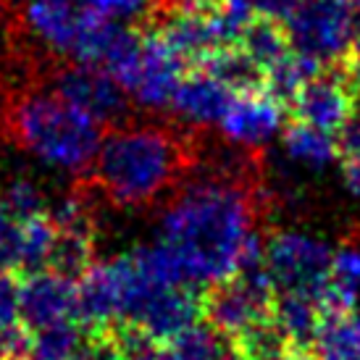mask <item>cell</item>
I'll return each mask as SVG.
<instances>
[{"label":"cell","mask_w":360,"mask_h":360,"mask_svg":"<svg viewBox=\"0 0 360 360\" xmlns=\"http://www.w3.org/2000/svg\"><path fill=\"white\" fill-rule=\"evenodd\" d=\"M258 195L260 187L198 176L166 205L155 242L184 287H213L242 269L260 240Z\"/></svg>","instance_id":"1"},{"label":"cell","mask_w":360,"mask_h":360,"mask_svg":"<svg viewBox=\"0 0 360 360\" xmlns=\"http://www.w3.org/2000/svg\"><path fill=\"white\" fill-rule=\"evenodd\" d=\"M195 148L190 137L163 124H121L105 131L92 179L119 208H145L190 174Z\"/></svg>","instance_id":"2"},{"label":"cell","mask_w":360,"mask_h":360,"mask_svg":"<svg viewBox=\"0 0 360 360\" xmlns=\"http://www.w3.org/2000/svg\"><path fill=\"white\" fill-rule=\"evenodd\" d=\"M6 131L42 166L66 174L92 171L105 131L84 110L45 87H27L6 105Z\"/></svg>","instance_id":"3"},{"label":"cell","mask_w":360,"mask_h":360,"mask_svg":"<svg viewBox=\"0 0 360 360\" xmlns=\"http://www.w3.org/2000/svg\"><path fill=\"white\" fill-rule=\"evenodd\" d=\"M21 24L32 40L66 63L108 71L140 32L101 19L82 0H24Z\"/></svg>","instance_id":"4"},{"label":"cell","mask_w":360,"mask_h":360,"mask_svg":"<svg viewBox=\"0 0 360 360\" xmlns=\"http://www.w3.org/2000/svg\"><path fill=\"white\" fill-rule=\"evenodd\" d=\"M281 27L292 51L316 60L321 69L342 66L360 48L355 0H302Z\"/></svg>","instance_id":"5"},{"label":"cell","mask_w":360,"mask_h":360,"mask_svg":"<svg viewBox=\"0 0 360 360\" xmlns=\"http://www.w3.org/2000/svg\"><path fill=\"white\" fill-rule=\"evenodd\" d=\"M331 255L334 248L316 234L300 229L274 231L263 242V269L274 295H305L321 302Z\"/></svg>","instance_id":"6"},{"label":"cell","mask_w":360,"mask_h":360,"mask_svg":"<svg viewBox=\"0 0 360 360\" xmlns=\"http://www.w3.org/2000/svg\"><path fill=\"white\" fill-rule=\"evenodd\" d=\"M187 74V63L160 40L158 32L142 34L129 63L116 74L124 92L140 108L169 110L174 92Z\"/></svg>","instance_id":"7"},{"label":"cell","mask_w":360,"mask_h":360,"mask_svg":"<svg viewBox=\"0 0 360 360\" xmlns=\"http://www.w3.org/2000/svg\"><path fill=\"white\" fill-rule=\"evenodd\" d=\"M48 87L58 92L63 101L84 110L103 129L121 127L131 116V98L124 92L119 82L101 66L84 63H63L51 71Z\"/></svg>","instance_id":"8"},{"label":"cell","mask_w":360,"mask_h":360,"mask_svg":"<svg viewBox=\"0 0 360 360\" xmlns=\"http://www.w3.org/2000/svg\"><path fill=\"white\" fill-rule=\"evenodd\" d=\"M21 323L27 331L82 323L79 279L56 269L27 274L21 279Z\"/></svg>","instance_id":"9"},{"label":"cell","mask_w":360,"mask_h":360,"mask_svg":"<svg viewBox=\"0 0 360 360\" xmlns=\"http://www.w3.org/2000/svg\"><path fill=\"white\" fill-rule=\"evenodd\" d=\"M224 140L245 148L260 150L284 129V103L266 90L237 92L219 124Z\"/></svg>","instance_id":"10"},{"label":"cell","mask_w":360,"mask_h":360,"mask_svg":"<svg viewBox=\"0 0 360 360\" xmlns=\"http://www.w3.org/2000/svg\"><path fill=\"white\" fill-rule=\"evenodd\" d=\"M355 101L358 98L347 82L345 69L329 71V74L321 71L319 77H313L295 95L292 110L297 116L295 121H302L308 127H316L337 137L347 127V121L355 116Z\"/></svg>","instance_id":"11"},{"label":"cell","mask_w":360,"mask_h":360,"mask_svg":"<svg viewBox=\"0 0 360 360\" xmlns=\"http://www.w3.org/2000/svg\"><path fill=\"white\" fill-rule=\"evenodd\" d=\"M160 40L169 45L187 66H198L210 53L224 48L208 0H184L163 16L158 27Z\"/></svg>","instance_id":"12"},{"label":"cell","mask_w":360,"mask_h":360,"mask_svg":"<svg viewBox=\"0 0 360 360\" xmlns=\"http://www.w3.org/2000/svg\"><path fill=\"white\" fill-rule=\"evenodd\" d=\"M231 98H234V92L224 82H219L205 69L195 66V71H187L184 79L179 82L169 110L184 127L205 129V127L221 124Z\"/></svg>","instance_id":"13"},{"label":"cell","mask_w":360,"mask_h":360,"mask_svg":"<svg viewBox=\"0 0 360 360\" xmlns=\"http://www.w3.org/2000/svg\"><path fill=\"white\" fill-rule=\"evenodd\" d=\"M360 300V248L358 245H340L334 248L329 266V276L323 284L321 305L326 316L352 313Z\"/></svg>","instance_id":"14"},{"label":"cell","mask_w":360,"mask_h":360,"mask_svg":"<svg viewBox=\"0 0 360 360\" xmlns=\"http://www.w3.org/2000/svg\"><path fill=\"white\" fill-rule=\"evenodd\" d=\"M326 313L319 300L305 297V295H276L274 297V321L287 337L292 347L308 350L319 337L321 323Z\"/></svg>","instance_id":"15"},{"label":"cell","mask_w":360,"mask_h":360,"mask_svg":"<svg viewBox=\"0 0 360 360\" xmlns=\"http://www.w3.org/2000/svg\"><path fill=\"white\" fill-rule=\"evenodd\" d=\"M281 145H284V155L295 166H305L310 171L329 169L331 163L340 158L337 137L329 131L316 129V127H308L302 121H295L281 131Z\"/></svg>","instance_id":"16"},{"label":"cell","mask_w":360,"mask_h":360,"mask_svg":"<svg viewBox=\"0 0 360 360\" xmlns=\"http://www.w3.org/2000/svg\"><path fill=\"white\" fill-rule=\"evenodd\" d=\"M198 69H205L208 74H213L234 95L237 92L263 90V69H260L248 53L242 51L240 45L219 48L216 53H210L205 60H200Z\"/></svg>","instance_id":"17"},{"label":"cell","mask_w":360,"mask_h":360,"mask_svg":"<svg viewBox=\"0 0 360 360\" xmlns=\"http://www.w3.org/2000/svg\"><path fill=\"white\" fill-rule=\"evenodd\" d=\"M313 350L316 360H360V313L326 316Z\"/></svg>","instance_id":"18"},{"label":"cell","mask_w":360,"mask_h":360,"mask_svg":"<svg viewBox=\"0 0 360 360\" xmlns=\"http://www.w3.org/2000/svg\"><path fill=\"white\" fill-rule=\"evenodd\" d=\"M321 66L316 60L305 58L300 53L290 51L287 56H281L276 63H271L269 69L263 71V90L274 95L276 101L287 103L295 101V95L308 84L313 77L321 74Z\"/></svg>","instance_id":"19"},{"label":"cell","mask_w":360,"mask_h":360,"mask_svg":"<svg viewBox=\"0 0 360 360\" xmlns=\"http://www.w3.org/2000/svg\"><path fill=\"white\" fill-rule=\"evenodd\" d=\"M84 340L87 331L82 323H60L51 329L27 331L24 360H74Z\"/></svg>","instance_id":"20"},{"label":"cell","mask_w":360,"mask_h":360,"mask_svg":"<svg viewBox=\"0 0 360 360\" xmlns=\"http://www.w3.org/2000/svg\"><path fill=\"white\" fill-rule=\"evenodd\" d=\"M237 45H240L242 51L248 53L263 71L269 69L271 63H276L281 56H287V53L292 51L281 21H274V19H269V16H260V13L255 16V21H252L250 27L245 30V34H242V40L237 42Z\"/></svg>","instance_id":"21"},{"label":"cell","mask_w":360,"mask_h":360,"mask_svg":"<svg viewBox=\"0 0 360 360\" xmlns=\"http://www.w3.org/2000/svg\"><path fill=\"white\" fill-rule=\"evenodd\" d=\"M171 360H224L231 352V345H226V337L208 323H195L184 329L179 337L166 345Z\"/></svg>","instance_id":"22"},{"label":"cell","mask_w":360,"mask_h":360,"mask_svg":"<svg viewBox=\"0 0 360 360\" xmlns=\"http://www.w3.org/2000/svg\"><path fill=\"white\" fill-rule=\"evenodd\" d=\"M0 208H6L11 216L27 221L48 216V198L40 181L32 179L30 174H11L0 184Z\"/></svg>","instance_id":"23"},{"label":"cell","mask_w":360,"mask_h":360,"mask_svg":"<svg viewBox=\"0 0 360 360\" xmlns=\"http://www.w3.org/2000/svg\"><path fill=\"white\" fill-rule=\"evenodd\" d=\"M231 350L240 352L245 360H279L281 355H287L292 350V345L271 316L269 321H263L245 334H240L237 340H231Z\"/></svg>","instance_id":"24"},{"label":"cell","mask_w":360,"mask_h":360,"mask_svg":"<svg viewBox=\"0 0 360 360\" xmlns=\"http://www.w3.org/2000/svg\"><path fill=\"white\" fill-rule=\"evenodd\" d=\"M27 221L0 208V274H24Z\"/></svg>","instance_id":"25"},{"label":"cell","mask_w":360,"mask_h":360,"mask_svg":"<svg viewBox=\"0 0 360 360\" xmlns=\"http://www.w3.org/2000/svg\"><path fill=\"white\" fill-rule=\"evenodd\" d=\"M105 331L116 345L119 360H171L166 345L153 342L150 337H145L142 331L131 326H110Z\"/></svg>","instance_id":"26"},{"label":"cell","mask_w":360,"mask_h":360,"mask_svg":"<svg viewBox=\"0 0 360 360\" xmlns=\"http://www.w3.org/2000/svg\"><path fill=\"white\" fill-rule=\"evenodd\" d=\"M82 3L92 13H98L101 19L129 27V24L145 19L150 13L155 0H82Z\"/></svg>","instance_id":"27"},{"label":"cell","mask_w":360,"mask_h":360,"mask_svg":"<svg viewBox=\"0 0 360 360\" xmlns=\"http://www.w3.org/2000/svg\"><path fill=\"white\" fill-rule=\"evenodd\" d=\"M74 360H119V352L108 331H90Z\"/></svg>","instance_id":"28"},{"label":"cell","mask_w":360,"mask_h":360,"mask_svg":"<svg viewBox=\"0 0 360 360\" xmlns=\"http://www.w3.org/2000/svg\"><path fill=\"white\" fill-rule=\"evenodd\" d=\"M342 176H345L347 190L360 198V155H355V158H345V163H342Z\"/></svg>","instance_id":"29"},{"label":"cell","mask_w":360,"mask_h":360,"mask_svg":"<svg viewBox=\"0 0 360 360\" xmlns=\"http://www.w3.org/2000/svg\"><path fill=\"white\" fill-rule=\"evenodd\" d=\"M279 360H316V358H313L308 350H297V347H292V350L287 352V355H281Z\"/></svg>","instance_id":"30"},{"label":"cell","mask_w":360,"mask_h":360,"mask_svg":"<svg viewBox=\"0 0 360 360\" xmlns=\"http://www.w3.org/2000/svg\"><path fill=\"white\" fill-rule=\"evenodd\" d=\"M224 360H245V358H242L240 352H234V350H231L229 355H226V358H224Z\"/></svg>","instance_id":"31"},{"label":"cell","mask_w":360,"mask_h":360,"mask_svg":"<svg viewBox=\"0 0 360 360\" xmlns=\"http://www.w3.org/2000/svg\"><path fill=\"white\" fill-rule=\"evenodd\" d=\"M3 42L6 40H3V24H0V45H3Z\"/></svg>","instance_id":"32"},{"label":"cell","mask_w":360,"mask_h":360,"mask_svg":"<svg viewBox=\"0 0 360 360\" xmlns=\"http://www.w3.org/2000/svg\"><path fill=\"white\" fill-rule=\"evenodd\" d=\"M174 3H184V0H174Z\"/></svg>","instance_id":"33"},{"label":"cell","mask_w":360,"mask_h":360,"mask_svg":"<svg viewBox=\"0 0 360 360\" xmlns=\"http://www.w3.org/2000/svg\"><path fill=\"white\" fill-rule=\"evenodd\" d=\"M358 101H360V98H358Z\"/></svg>","instance_id":"34"}]
</instances>
